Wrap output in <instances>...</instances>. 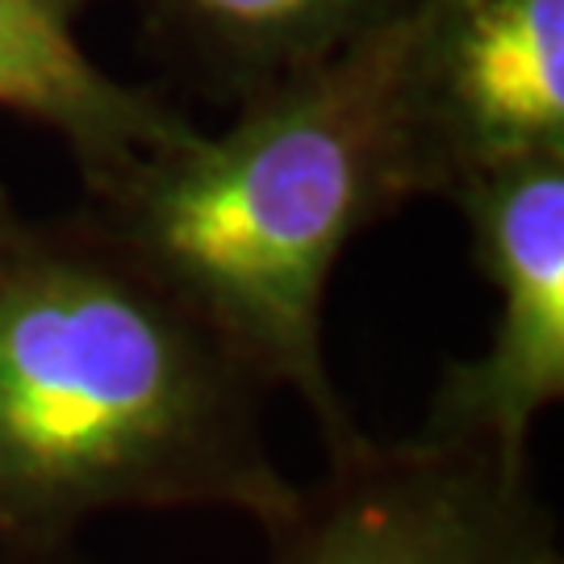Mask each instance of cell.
Returning <instances> with one entry per match:
<instances>
[{
	"label": "cell",
	"instance_id": "obj_7",
	"mask_svg": "<svg viewBox=\"0 0 564 564\" xmlns=\"http://www.w3.org/2000/svg\"><path fill=\"white\" fill-rule=\"evenodd\" d=\"M423 0H155L167 42L209 88L256 97L402 25Z\"/></svg>",
	"mask_w": 564,
	"mask_h": 564
},
{
	"label": "cell",
	"instance_id": "obj_1",
	"mask_svg": "<svg viewBox=\"0 0 564 564\" xmlns=\"http://www.w3.org/2000/svg\"><path fill=\"white\" fill-rule=\"evenodd\" d=\"M263 389L88 223L0 235V544H59L118 510L276 523L297 498Z\"/></svg>",
	"mask_w": 564,
	"mask_h": 564
},
{
	"label": "cell",
	"instance_id": "obj_3",
	"mask_svg": "<svg viewBox=\"0 0 564 564\" xmlns=\"http://www.w3.org/2000/svg\"><path fill=\"white\" fill-rule=\"evenodd\" d=\"M402 193L564 160V0H423L389 42Z\"/></svg>",
	"mask_w": 564,
	"mask_h": 564
},
{
	"label": "cell",
	"instance_id": "obj_2",
	"mask_svg": "<svg viewBox=\"0 0 564 564\" xmlns=\"http://www.w3.org/2000/svg\"><path fill=\"white\" fill-rule=\"evenodd\" d=\"M393 30L247 97L226 130L163 147L84 209L263 389L310 410L326 456L368 440L326 368L323 305L347 242L405 202L389 126Z\"/></svg>",
	"mask_w": 564,
	"mask_h": 564
},
{
	"label": "cell",
	"instance_id": "obj_5",
	"mask_svg": "<svg viewBox=\"0 0 564 564\" xmlns=\"http://www.w3.org/2000/svg\"><path fill=\"white\" fill-rule=\"evenodd\" d=\"M452 202L498 314L477 356L444 364L414 435L527 460L535 423L564 402V160L485 176Z\"/></svg>",
	"mask_w": 564,
	"mask_h": 564
},
{
	"label": "cell",
	"instance_id": "obj_8",
	"mask_svg": "<svg viewBox=\"0 0 564 564\" xmlns=\"http://www.w3.org/2000/svg\"><path fill=\"white\" fill-rule=\"evenodd\" d=\"M0 564H93V561H84L76 540H59V544H0Z\"/></svg>",
	"mask_w": 564,
	"mask_h": 564
},
{
	"label": "cell",
	"instance_id": "obj_9",
	"mask_svg": "<svg viewBox=\"0 0 564 564\" xmlns=\"http://www.w3.org/2000/svg\"><path fill=\"white\" fill-rule=\"evenodd\" d=\"M13 223H18V209H13V202H9V193L0 188V235H4Z\"/></svg>",
	"mask_w": 564,
	"mask_h": 564
},
{
	"label": "cell",
	"instance_id": "obj_4",
	"mask_svg": "<svg viewBox=\"0 0 564 564\" xmlns=\"http://www.w3.org/2000/svg\"><path fill=\"white\" fill-rule=\"evenodd\" d=\"M263 535L268 564H564L527 460L419 435L326 456Z\"/></svg>",
	"mask_w": 564,
	"mask_h": 564
},
{
	"label": "cell",
	"instance_id": "obj_6",
	"mask_svg": "<svg viewBox=\"0 0 564 564\" xmlns=\"http://www.w3.org/2000/svg\"><path fill=\"white\" fill-rule=\"evenodd\" d=\"M93 0H0V109L67 142L93 188L188 139L197 126L160 97L121 84L84 51Z\"/></svg>",
	"mask_w": 564,
	"mask_h": 564
}]
</instances>
